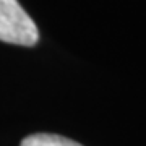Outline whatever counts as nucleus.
I'll list each match as a JSON object with an SVG mask.
<instances>
[{"mask_svg":"<svg viewBox=\"0 0 146 146\" xmlns=\"http://www.w3.org/2000/svg\"><path fill=\"white\" fill-rule=\"evenodd\" d=\"M39 39L36 23L18 0H0V41L31 47Z\"/></svg>","mask_w":146,"mask_h":146,"instance_id":"f257e3e1","label":"nucleus"},{"mask_svg":"<svg viewBox=\"0 0 146 146\" xmlns=\"http://www.w3.org/2000/svg\"><path fill=\"white\" fill-rule=\"evenodd\" d=\"M20 146H83L76 141L54 133H34L26 136Z\"/></svg>","mask_w":146,"mask_h":146,"instance_id":"f03ea898","label":"nucleus"}]
</instances>
